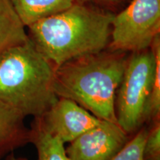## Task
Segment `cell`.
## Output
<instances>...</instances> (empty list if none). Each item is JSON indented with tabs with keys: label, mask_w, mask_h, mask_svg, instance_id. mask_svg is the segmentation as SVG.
<instances>
[{
	"label": "cell",
	"mask_w": 160,
	"mask_h": 160,
	"mask_svg": "<svg viewBox=\"0 0 160 160\" xmlns=\"http://www.w3.org/2000/svg\"><path fill=\"white\" fill-rule=\"evenodd\" d=\"M115 13L75 2L65 11L28 26L35 47L56 67L107 49Z\"/></svg>",
	"instance_id": "1"
},
{
	"label": "cell",
	"mask_w": 160,
	"mask_h": 160,
	"mask_svg": "<svg viewBox=\"0 0 160 160\" xmlns=\"http://www.w3.org/2000/svg\"><path fill=\"white\" fill-rule=\"evenodd\" d=\"M129 53L107 48L58 66L54 77L57 97L73 100L100 119L117 123L116 98Z\"/></svg>",
	"instance_id": "2"
},
{
	"label": "cell",
	"mask_w": 160,
	"mask_h": 160,
	"mask_svg": "<svg viewBox=\"0 0 160 160\" xmlns=\"http://www.w3.org/2000/svg\"><path fill=\"white\" fill-rule=\"evenodd\" d=\"M56 66L28 39L0 54V104L38 118L57 101Z\"/></svg>",
	"instance_id": "3"
},
{
	"label": "cell",
	"mask_w": 160,
	"mask_h": 160,
	"mask_svg": "<svg viewBox=\"0 0 160 160\" xmlns=\"http://www.w3.org/2000/svg\"><path fill=\"white\" fill-rule=\"evenodd\" d=\"M156 59L151 48L129 53L116 98L117 123L128 134L138 131L148 119Z\"/></svg>",
	"instance_id": "4"
},
{
	"label": "cell",
	"mask_w": 160,
	"mask_h": 160,
	"mask_svg": "<svg viewBox=\"0 0 160 160\" xmlns=\"http://www.w3.org/2000/svg\"><path fill=\"white\" fill-rule=\"evenodd\" d=\"M160 35V0H130L112 21L108 48L132 53L149 48Z\"/></svg>",
	"instance_id": "5"
},
{
	"label": "cell",
	"mask_w": 160,
	"mask_h": 160,
	"mask_svg": "<svg viewBox=\"0 0 160 160\" xmlns=\"http://www.w3.org/2000/svg\"><path fill=\"white\" fill-rule=\"evenodd\" d=\"M102 121L73 100L59 97L41 117L35 118L33 123L65 143L71 142Z\"/></svg>",
	"instance_id": "6"
},
{
	"label": "cell",
	"mask_w": 160,
	"mask_h": 160,
	"mask_svg": "<svg viewBox=\"0 0 160 160\" xmlns=\"http://www.w3.org/2000/svg\"><path fill=\"white\" fill-rule=\"evenodd\" d=\"M129 139L117 123L103 120L70 142L65 151L71 160H110Z\"/></svg>",
	"instance_id": "7"
},
{
	"label": "cell",
	"mask_w": 160,
	"mask_h": 160,
	"mask_svg": "<svg viewBox=\"0 0 160 160\" xmlns=\"http://www.w3.org/2000/svg\"><path fill=\"white\" fill-rule=\"evenodd\" d=\"M24 119L19 113L0 104V160L30 143L31 132Z\"/></svg>",
	"instance_id": "8"
},
{
	"label": "cell",
	"mask_w": 160,
	"mask_h": 160,
	"mask_svg": "<svg viewBox=\"0 0 160 160\" xmlns=\"http://www.w3.org/2000/svg\"><path fill=\"white\" fill-rule=\"evenodd\" d=\"M26 28L68 8L76 0H10Z\"/></svg>",
	"instance_id": "9"
},
{
	"label": "cell",
	"mask_w": 160,
	"mask_h": 160,
	"mask_svg": "<svg viewBox=\"0 0 160 160\" xmlns=\"http://www.w3.org/2000/svg\"><path fill=\"white\" fill-rule=\"evenodd\" d=\"M25 28L10 0H0V54L28 39Z\"/></svg>",
	"instance_id": "10"
},
{
	"label": "cell",
	"mask_w": 160,
	"mask_h": 160,
	"mask_svg": "<svg viewBox=\"0 0 160 160\" xmlns=\"http://www.w3.org/2000/svg\"><path fill=\"white\" fill-rule=\"evenodd\" d=\"M30 142L35 145L37 160H71L66 153L64 143L32 122Z\"/></svg>",
	"instance_id": "11"
},
{
	"label": "cell",
	"mask_w": 160,
	"mask_h": 160,
	"mask_svg": "<svg viewBox=\"0 0 160 160\" xmlns=\"http://www.w3.org/2000/svg\"><path fill=\"white\" fill-rule=\"evenodd\" d=\"M151 48L155 55L156 65L148 104V119L155 121L159 119L160 113V35L155 38Z\"/></svg>",
	"instance_id": "12"
},
{
	"label": "cell",
	"mask_w": 160,
	"mask_h": 160,
	"mask_svg": "<svg viewBox=\"0 0 160 160\" xmlns=\"http://www.w3.org/2000/svg\"><path fill=\"white\" fill-rule=\"evenodd\" d=\"M148 129L142 127L136 135L129 139L114 157L110 160H145L144 157V145Z\"/></svg>",
	"instance_id": "13"
},
{
	"label": "cell",
	"mask_w": 160,
	"mask_h": 160,
	"mask_svg": "<svg viewBox=\"0 0 160 160\" xmlns=\"http://www.w3.org/2000/svg\"><path fill=\"white\" fill-rule=\"evenodd\" d=\"M144 157L145 160H160V122L154 121L153 126L148 131L145 145Z\"/></svg>",
	"instance_id": "14"
},
{
	"label": "cell",
	"mask_w": 160,
	"mask_h": 160,
	"mask_svg": "<svg viewBox=\"0 0 160 160\" xmlns=\"http://www.w3.org/2000/svg\"><path fill=\"white\" fill-rule=\"evenodd\" d=\"M77 2L87 3L116 13L128 3V0H76Z\"/></svg>",
	"instance_id": "15"
},
{
	"label": "cell",
	"mask_w": 160,
	"mask_h": 160,
	"mask_svg": "<svg viewBox=\"0 0 160 160\" xmlns=\"http://www.w3.org/2000/svg\"><path fill=\"white\" fill-rule=\"evenodd\" d=\"M5 160H28L26 157H17V156L14 155L13 152L9 153L8 155L6 157Z\"/></svg>",
	"instance_id": "16"
},
{
	"label": "cell",
	"mask_w": 160,
	"mask_h": 160,
	"mask_svg": "<svg viewBox=\"0 0 160 160\" xmlns=\"http://www.w3.org/2000/svg\"><path fill=\"white\" fill-rule=\"evenodd\" d=\"M128 1H130V0H128Z\"/></svg>",
	"instance_id": "17"
}]
</instances>
